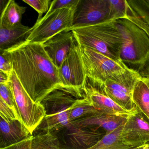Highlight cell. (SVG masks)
Listing matches in <instances>:
<instances>
[{"label":"cell","instance_id":"1","mask_svg":"<svg viewBox=\"0 0 149 149\" xmlns=\"http://www.w3.org/2000/svg\"><path fill=\"white\" fill-rule=\"evenodd\" d=\"M23 87L36 103L53 90L60 88L58 69L45 52L42 44L25 41L4 50Z\"/></svg>","mask_w":149,"mask_h":149},{"label":"cell","instance_id":"2","mask_svg":"<svg viewBox=\"0 0 149 149\" xmlns=\"http://www.w3.org/2000/svg\"><path fill=\"white\" fill-rule=\"evenodd\" d=\"M116 21L122 36L120 59L128 69L143 78L149 71V37L127 18Z\"/></svg>","mask_w":149,"mask_h":149},{"label":"cell","instance_id":"3","mask_svg":"<svg viewBox=\"0 0 149 149\" xmlns=\"http://www.w3.org/2000/svg\"><path fill=\"white\" fill-rule=\"evenodd\" d=\"M79 44L89 47L116 61L120 59L122 44L121 33L116 20L72 28Z\"/></svg>","mask_w":149,"mask_h":149},{"label":"cell","instance_id":"4","mask_svg":"<svg viewBox=\"0 0 149 149\" xmlns=\"http://www.w3.org/2000/svg\"><path fill=\"white\" fill-rule=\"evenodd\" d=\"M58 76L60 83L59 89L68 91L76 97H85L83 88L86 77L80 45L75 38L69 53L58 69Z\"/></svg>","mask_w":149,"mask_h":149},{"label":"cell","instance_id":"5","mask_svg":"<svg viewBox=\"0 0 149 149\" xmlns=\"http://www.w3.org/2000/svg\"><path fill=\"white\" fill-rule=\"evenodd\" d=\"M79 45L85 74L90 80L103 83L128 69L122 61L114 60L89 47Z\"/></svg>","mask_w":149,"mask_h":149},{"label":"cell","instance_id":"6","mask_svg":"<svg viewBox=\"0 0 149 149\" xmlns=\"http://www.w3.org/2000/svg\"><path fill=\"white\" fill-rule=\"evenodd\" d=\"M75 9L64 8L46 13L31 27L26 41L42 44L57 33L72 27Z\"/></svg>","mask_w":149,"mask_h":149},{"label":"cell","instance_id":"7","mask_svg":"<svg viewBox=\"0 0 149 149\" xmlns=\"http://www.w3.org/2000/svg\"><path fill=\"white\" fill-rule=\"evenodd\" d=\"M9 81L14 93L20 119L32 135L34 130L46 114L45 109L41 103H36L31 99L13 70L9 74Z\"/></svg>","mask_w":149,"mask_h":149},{"label":"cell","instance_id":"8","mask_svg":"<svg viewBox=\"0 0 149 149\" xmlns=\"http://www.w3.org/2000/svg\"><path fill=\"white\" fill-rule=\"evenodd\" d=\"M141 78L137 73L128 69L115 75L102 84L103 92L117 105L133 113L137 108L132 99L133 90L136 81Z\"/></svg>","mask_w":149,"mask_h":149},{"label":"cell","instance_id":"9","mask_svg":"<svg viewBox=\"0 0 149 149\" xmlns=\"http://www.w3.org/2000/svg\"><path fill=\"white\" fill-rule=\"evenodd\" d=\"M109 0H80L72 28L96 24L109 20Z\"/></svg>","mask_w":149,"mask_h":149},{"label":"cell","instance_id":"10","mask_svg":"<svg viewBox=\"0 0 149 149\" xmlns=\"http://www.w3.org/2000/svg\"><path fill=\"white\" fill-rule=\"evenodd\" d=\"M137 109L129 115L123 127L121 136L125 143L140 147L149 142V120Z\"/></svg>","mask_w":149,"mask_h":149},{"label":"cell","instance_id":"11","mask_svg":"<svg viewBox=\"0 0 149 149\" xmlns=\"http://www.w3.org/2000/svg\"><path fill=\"white\" fill-rule=\"evenodd\" d=\"M102 83L86 78L83 93L93 106L102 113L113 115H129L131 113L121 107L103 92Z\"/></svg>","mask_w":149,"mask_h":149},{"label":"cell","instance_id":"12","mask_svg":"<svg viewBox=\"0 0 149 149\" xmlns=\"http://www.w3.org/2000/svg\"><path fill=\"white\" fill-rule=\"evenodd\" d=\"M74 40L72 30L67 29L54 35L42 44L45 51L58 69L69 53Z\"/></svg>","mask_w":149,"mask_h":149},{"label":"cell","instance_id":"13","mask_svg":"<svg viewBox=\"0 0 149 149\" xmlns=\"http://www.w3.org/2000/svg\"><path fill=\"white\" fill-rule=\"evenodd\" d=\"M129 115L100 114L75 121L70 124L76 127L89 128L100 133L102 130L106 135L123 126L127 122Z\"/></svg>","mask_w":149,"mask_h":149},{"label":"cell","instance_id":"14","mask_svg":"<svg viewBox=\"0 0 149 149\" xmlns=\"http://www.w3.org/2000/svg\"><path fill=\"white\" fill-rule=\"evenodd\" d=\"M32 136L20 120L8 122L0 115V149L18 143Z\"/></svg>","mask_w":149,"mask_h":149},{"label":"cell","instance_id":"15","mask_svg":"<svg viewBox=\"0 0 149 149\" xmlns=\"http://www.w3.org/2000/svg\"><path fill=\"white\" fill-rule=\"evenodd\" d=\"M70 106L64 108L56 113L45 115L34 130L32 135L35 136L41 134H52L70 126V122L69 114Z\"/></svg>","mask_w":149,"mask_h":149},{"label":"cell","instance_id":"16","mask_svg":"<svg viewBox=\"0 0 149 149\" xmlns=\"http://www.w3.org/2000/svg\"><path fill=\"white\" fill-rule=\"evenodd\" d=\"M31 30L23 24L15 29H6L0 22V50H5L26 41Z\"/></svg>","mask_w":149,"mask_h":149},{"label":"cell","instance_id":"17","mask_svg":"<svg viewBox=\"0 0 149 149\" xmlns=\"http://www.w3.org/2000/svg\"><path fill=\"white\" fill-rule=\"evenodd\" d=\"M26 8L18 5L14 0H9L3 13L0 22L4 28L15 29L22 25L23 15Z\"/></svg>","mask_w":149,"mask_h":149},{"label":"cell","instance_id":"18","mask_svg":"<svg viewBox=\"0 0 149 149\" xmlns=\"http://www.w3.org/2000/svg\"><path fill=\"white\" fill-rule=\"evenodd\" d=\"M102 113L93 106L88 98L84 97L76 100L71 106L69 119L71 123L75 121Z\"/></svg>","mask_w":149,"mask_h":149},{"label":"cell","instance_id":"19","mask_svg":"<svg viewBox=\"0 0 149 149\" xmlns=\"http://www.w3.org/2000/svg\"><path fill=\"white\" fill-rule=\"evenodd\" d=\"M123 126L105 135L97 143L86 149H136L139 148L130 146L123 141L121 136Z\"/></svg>","mask_w":149,"mask_h":149},{"label":"cell","instance_id":"20","mask_svg":"<svg viewBox=\"0 0 149 149\" xmlns=\"http://www.w3.org/2000/svg\"><path fill=\"white\" fill-rule=\"evenodd\" d=\"M132 99L136 107L149 120V87L142 78L135 85Z\"/></svg>","mask_w":149,"mask_h":149},{"label":"cell","instance_id":"21","mask_svg":"<svg viewBox=\"0 0 149 149\" xmlns=\"http://www.w3.org/2000/svg\"><path fill=\"white\" fill-rule=\"evenodd\" d=\"M31 149H60L58 139L52 134L33 136Z\"/></svg>","mask_w":149,"mask_h":149},{"label":"cell","instance_id":"22","mask_svg":"<svg viewBox=\"0 0 149 149\" xmlns=\"http://www.w3.org/2000/svg\"><path fill=\"white\" fill-rule=\"evenodd\" d=\"M129 7L149 26V2L148 0H126Z\"/></svg>","mask_w":149,"mask_h":149},{"label":"cell","instance_id":"23","mask_svg":"<svg viewBox=\"0 0 149 149\" xmlns=\"http://www.w3.org/2000/svg\"><path fill=\"white\" fill-rule=\"evenodd\" d=\"M0 97L7 106L15 113L19 120L21 121L15 101L14 93L9 81L6 83H0Z\"/></svg>","mask_w":149,"mask_h":149},{"label":"cell","instance_id":"24","mask_svg":"<svg viewBox=\"0 0 149 149\" xmlns=\"http://www.w3.org/2000/svg\"><path fill=\"white\" fill-rule=\"evenodd\" d=\"M109 20H117L126 17V0H109Z\"/></svg>","mask_w":149,"mask_h":149},{"label":"cell","instance_id":"25","mask_svg":"<svg viewBox=\"0 0 149 149\" xmlns=\"http://www.w3.org/2000/svg\"><path fill=\"white\" fill-rule=\"evenodd\" d=\"M23 1L37 11L38 16L37 21L42 18L44 13L48 12L52 2L50 0H23Z\"/></svg>","mask_w":149,"mask_h":149},{"label":"cell","instance_id":"26","mask_svg":"<svg viewBox=\"0 0 149 149\" xmlns=\"http://www.w3.org/2000/svg\"><path fill=\"white\" fill-rule=\"evenodd\" d=\"M80 0H54L52 1L47 14L58 9L68 8L75 9Z\"/></svg>","mask_w":149,"mask_h":149},{"label":"cell","instance_id":"27","mask_svg":"<svg viewBox=\"0 0 149 149\" xmlns=\"http://www.w3.org/2000/svg\"><path fill=\"white\" fill-rule=\"evenodd\" d=\"M125 18H127L128 20H130L136 25H137L140 29L143 30L149 37V26H148L144 22H143L136 15L134 11L129 7L127 4V15H126V17Z\"/></svg>","mask_w":149,"mask_h":149},{"label":"cell","instance_id":"28","mask_svg":"<svg viewBox=\"0 0 149 149\" xmlns=\"http://www.w3.org/2000/svg\"><path fill=\"white\" fill-rule=\"evenodd\" d=\"M0 115L8 122L19 120L15 112L10 109L0 97Z\"/></svg>","mask_w":149,"mask_h":149},{"label":"cell","instance_id":"29","mask_svg":"<svg viewBox=\"0 0 149 149\" xmlns=\"http://www.w3.org/2000/svg\"><path fill=\"white\" fill-rule=\"evenodd\" d=\"M4 50H0V70L9 74L12 71V66L3 55Z\"/></svg>","mask_w":149,"mask_h":149},{"label":"cell","instance_id":"30","mask_svg":"<svg viewBox=\"0 0 149 149\" xmlns=\"http://www.w3.org/2000/svg\"><path fill=\"white\" fill-rule=\"evenodd\" d=\"M33 136L18 143L13 144L4 148L1 149H31Z\"/></svg>","mask_w":149,"mask_h":149},{"label":"cell","instance_id":"31","mask_svg":"<svg viewBox=\"0 0 149 149\" xmlns=\"http://www.w3.org/2000/svg\"><path fill=\"white\" fill-rule=\"evenodd\" d=\"M9 81V74L0 70V83H6Z\"/></svg>","mask_w":149,"mask_h":149},{"label":"cell","instance_id":"32","mask_svg":"<svg viewBox=\"0 0 149 149\" xmlns=\"http://www.w3.org/2000/svg\"><path fill=\"white\" fill-rule=\"evenodd\" d=\"M9 1L7 0H0V20L1 18L2 15L3 11L6 8L8 3Z\"/></svg>","mask_w":149,"mask_h":149},{"label":"cell","instance_id":"33","mask_svg":"<svg viewBox=\"0 0 149 149\" xmlns=\"http://www.w3.org/2000/svg\"><path fill=\"white\" fill-rule=\"evenodd\" d=\"M136 149H149V142Z\"/></svg>","mask_w":149,"mask_h":149},{"label":"cell","instance_id":"34","mask_svg":"<svg viewBox=\"0 0 149 149\" xmlns=\"http://www.w3.org/2000/svg\"><path fill=\"white\" fill-rule=\"evenodd\" d=\"M143 80H144V81L146 82L147 85H148L149 87V76L148 77H146V78H142Z\"/></svg>","mask_w":149,"mask_h":149},{"label":"cell","instance_id":"35","mask_svg":"<svg viewBox=\"0 0 149 149\" xmlns=\"http://www.w3.org/2000/svg\"><path fill=\"white\" fill-rule=\"evenodd\" d=\"M148 76H149V71H148V73H147V74H146V75H145V76H144V77L143 78H146V77H148Z\"/></svg>","mask_w":149,"mask_h":149},{"label":"cell","instance_id":"36","mask_svg":"<svg viewBox=\"0 0 149 149\" xmlns=\"http://www.w3.org/2000/svg\"><path fill=\"white\" fill-rule=\"evenodd\" d=\"M148 1L149 2V0H148Z\"/></svg>","mask_w":149,"mask_h":149}]
</instances>
